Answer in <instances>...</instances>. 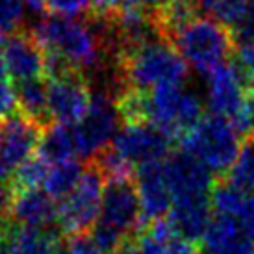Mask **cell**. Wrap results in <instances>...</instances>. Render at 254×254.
I'll list each match as a JSON object with an SVG mask.
<instances>
[{"mask_svg": "<svg viewBox=\"0 0 254 254\" xmlns=\"http://www.w3.org/2000/svg\"><path fill=\"white\" fill-rule=\"evenodd\" d=\"M125 125L148 123L171 137H184L202 119V102L197 93L184 85L154 91H123L115 97Z\"/></svg>", "mask_w": 254, "mask_h": 254, "instance_id": "cell-1", "label": "cell"}, {"mask_svg": "<svg viewBox=\"0 0 254 254\" xmlns=\"http://www.w3.org/2000/svg\"><path fill=\"white\" fill-rule=\"evenodd\" d=\"M188 65L177 49L162 37L152 39L117 58V80L123 91H154L160 87L184 85Z\"/></svg>", "mask_w": 254, "mask_h": 254, "instance_id": "cell-2", "label": "cell"}, {"mask_svg": "<svg viewBox=\"0 0 254 254\" xmlns=\"http://www.w3.org/2000/svg\"><path fill=\"white\" fill-rule=\"evenodd\" d=\"M32 34L47 54L62 58L65 64L78 72L97 71L102 65L106 41L99 28L87 26V22L64 17L39 19Z\"/></svg>", "mask_w": 254, "mask_h": 254, "instance_id": "cell-3", "label": "cell"}, {"mask_svg": "<svg viewBox=\"0 0 254 254\" xmlns=\"http://www.w3.org/2000/svg\"><path fill=\"white\" fill-rule=\"evenodd\" d=\"M173 47L182 56L188 69L198 74H210L219 65L226 64L234 47V36L223 22L212 17H195L175 32Z\"/></svg>", "mask_w": 254, "mask_h": 254, "instance_id": "cell-4", "label": "cell"}, {"mask_svg": "<svg viewBox=\"0 0 254 254\" xmlns=\"http://www.w3.org/2000/svg\"><path fill=\"white\" fill-rule=\"evenodd\" d=\"M240 130L232 121L210 115L202 117L182 137V150L195 156L213 175H226L240 152Z\"/></svg>", "mask_w": 254, "mask_h": 254, "instance_id": "cell-5", "label": "cell"}, {"mask_svg": "<svg viewBox=\"0 0 254 254\" xmlns=\"http://www.w3.org/2000/svg\"><path fill=\"white\" fill-rule=\"evenodd\" d=\"M106 177L93 162H87L76 188L58 202V226L69 236H80L93 230L100 217Z\"/></svg>", "mask_w": 254, "mask_h": 254, "instance_id": "cell-6", "label": "cell"}, {"mask_svg": "<svg viewBox=\"0 0 254 254\" xmlns=\"http://www.w3.org/2000/svg\"><path fill=\"white\" fill-rule=\"evenodd\" d=\"M121 117L117 100L108 91L93 93L91 106L84 119L72 125L76 134L78 154L87 162L106 150L121 130Z\"/></svg>", "mask_w": 254, "mask_h": 254, "instance_id": "cell-7", "label": "cell"}, {"mask_svg": "<svg viewBox=\"0 0 254 254\" xmlns=\"http://www.w3.org/2000/svg\"><path fill=\"white\" fill-rule=\"evenodd\" d=\"M97 225H102L128 240L139 232L143 223V210L134 178H110L106 180L102 208Z\"/></svg>", "mask_w": 254, "mask_h": 254, "instance_id": "cell-8", "label": "cell"}, {"mask_svg": "<svg viewBox=\"0 0 254 254\" xmlns=\"http://www.w3.org/2000/svg\"><path fill=\"white\" fill-rule=\"evenodd\" d=\"M163 171L173 198L171 206L212 200L215 175L190 152L182 148L178 152H171L163 162Z\"/></svg>", "mask_w": 254, "mask_h": 254, "instance_id": "cell-9", "label": "cell"}, {"mask_svg": "<svg viewBox=\"0 0 254 254\" xmlns=\"http://www.w3.org/2000/svg\"><path fill=\"white\" fill-rule=\"evenodd\" d=\"M171 135L148 123H127L110 148L132 169H137L148 163L165 162L171 154Z\"/></svg>", "mask_w": 254, "mask_h": 254, "instance_id": "cell-10", "label": "cell"}, {"mask_svg": "<svg viewBox=\"0 0 254 254\" xmlns=\"http://www.w3.org/2000/svg\"><path fill=\"white\" fill-rule=\"evenodd\" d=\"M43 132L45 128L22 113L0 123V184L9 182L22 163L36 154Z\"/></svg>", "mask_w": 254, "mask_h": 254, "instance_id": "cell-11", "label": "cell"}, {"mask_svg": "<svg viewBox=\"0 0 254 254\" xmlns=\"http://www.w3.org/2000/svg\"><path fill=\"white\" fill-rule=\"evenodd\" d=\"M249 80L238 64H223L206 74V104L212 115L236 123L249 95Z\"/></svg>", "mask_w": 254, "mask_h": 254, "instance_id": "cell-12", "label": "cell"}, {"mask_svg": "<svg viewBox=\"0 0 254 254\" xmlns=\"http://www.w3.org/2000/svg\"><path fill=\"white\" fill-rule=\"evenodd\" d=\"M47 95H49V112L52 123L58 125L80 123L91 106L93 99L84 72L76 71L49 78Z\"/></svg>", "mask_w": 254, "mask_h": 254, "instance_id": "cell-13", "label": "cell"}, {"mask_svg": "<svg viewBox=\"0 0 254 254\" xmlns=\"http://www.w3.org/2000/svg\"><path fill=\"white\" fill-rule=\"evenodd\" d=\"M2 60L15 84L45 76V50L32 32H17L4 45Z\"/></svg>", "mask_w": 254, "mask_h": 254, "instance_id": "cell-14", "label": "cell"}, {"mask_svg": "<svg viewBox=\"0 0 254 254\" xmlns=\"http://www.w3.org/2000/svg\"><path fill=\"white\" fill-rule=\"evenodd\" d=\"M134 180L137 186L139 200H141L143 223L148 225L152 221L167 217L171 212L173 198H171L169 184H167L165 171H163V162L137 167Z\"/></svg>", "mask_w": 254, "mask_h": 254, "instance_id": "cell-15", "label": "cell"}, {"mask_svg": "<svg viewBox=\"0 0 254 254\" xmlns=\"http://www.w3.org/2000/svg\"><path fill=\"white\" fill-rule=\"evenodd\" d=\"M13 191L9 223L32 228H50L58 223V200H54L45 190Z\"/></svg>", "mask_w": 254, "mask_h": 254, "instance_id": "cell-16", "label": "cell"}, {"mask_svg": "<svg viewBox=\"0 0 254 254\" xmlns=\"http://www.w3.org/2000/svg\"><path fill=\"white\" fill-rule=\"evenodd\" d=\"M202 241L206 254H254V241L232 215L213 213Z\"/></svg>", "mask_w": 254, "mask_h": 254, "instance_id": "cell-17", "label": "cell"}, {"mask_svg": "<svg viewBox=\"0 0 254 254\" xmlns=\"http://www.w3.org/2000/svg\"><path fill=\"white\" fill-rule=\"evenodd\" d=\"M62 243L50 228H32L9 223L6 226V254H58Z\"/></svg>", "mask_w": 254, "mask_h": 254, "instance_id": "cell-18", "label": "cell"}, {"mask_svg": "<svg viewBox=\"0 0 254 254\" xmlns=\"http://www.w3.org/2000/svg\"><path fill=\"white\" fill-rule=\"evenodd\" d=\"M37 154H41L45 160L52 165L62 162H71L78 160V143L74 127L72 125H50L43 132L41 143L37 148Z\"/></svg>", "mask_w": 254, "mask_h": 254, "instance_id": "cell-19", "label": "cell"}, {"mask_svg": "<svg viewBox=\"0 0 254 254\" xmlns=\"http://www.w3.org/2000/svg\"><path fill=\"white\" fill-rule=\"evenodd\" d=\"M15 93H17L19 113L26 115L45 130L50 125H54L49 112V95H47V85L43 84V78L15 84Z\"/></svg>", "mask_w": 254, "mask_h": 254, "instance_id": "cell-20", "label": "cell"}, {"mask_svg": "<svg viewBox=\"0 0 254 254\" xmlns=\"http://www.w3.org/2000/svg\"><path fill=\"white\" fill-rule=\"evenodd\" d=\"M84 167L78 160L71 162H62L50 167V173L47 177V182L43 186V190L49 193L54 200H64L74 188H76L78 180L84 173Z\"/></svg>", "mask_w": 254, "mask_h": 254, "instance_id": "cell-21", "label": "cell"}, {"mask_svg": "<svg viewBox=\"0 0 254 254\" xmlns=\"http://www.w3.org/2000/svg\"><path fill=\"white\" fill-rule=\"evenodd\" d=\"M154 15L162 34H167L169 37L197 17L193 0H169L165 6L156 9Z\"/></svg>", "mask_w": 254, "mask_h": 254, "instance_id": "cell-22", "label": "cell"}, {"mask_svg": "<svg viewBox=\"0 0 254 254\" xmlns=\"http://www.w3.org/2000/svg\"><path fill=\"white\" fill-rule=\"evenodd\" d=\"M226 180L245 193H254V137L241 143L240 152L226 173Z\"/></svg>", "mask_w": 254, "mask_h": 254, "instance_id": "cell-23", "label": "cell"}, {"mask_svg": "<svg viewBox=\"0 0 254 254\" xmlns=\"http://www.w3.org/2000/svg\"><path fill=\"white\" fill-rule=\"evenodd\" d=\"M50 167L52 163H49L41 154H34L30 160L22 163L19 171L15 173L13 182H11V188L17 191H26V190H41L45 182H47V177L50 173Z\"/></svg>", "mask_w": 254, "mask_h": 254, "instance_id": "cell-24", "label": "cell"}, {"mask_svg": "<svg viewBox=\"0 0 254 254\" xmlns=\"http://www.w3.org/2000/svg\"><path fill=\"white\" fill-rule=\"evenodd\" d=\"M208 17L223 22L225 26H236L243 17L251 0H193Z\"/></svg>", "mask_w": 254, "mask_h": 254, "instance_id": "cell-25", "label": "cell"}, {"mask_svg": "<svg viewBox=\"0 0 254 254\" xmlns=\"http://www.w3.org/2000/svg\"><path fill=\"white\" fill-rule=\"evenodd\" d=\"M247 193L241 191L240 188H236L234 184H230L228 180L223 182H215L212 191V208L213 213L217 215H232L238 217L241 206L245 202Z\"/></svg>", "mask_w": 254, "mask_h": 254, "instance_id": "cell-26", "label": "cell"}, {"mask_svg": "<svg viewBox=\"0 0 254 254\" xmlns=\"http://www.w3.org/2000/svg\"><path fill=\"white\" fill-rule=\"evenodd\" d=\"M24 0H0V34H17L24 22Z\"/></svg>", "mask_w": 254, "mask_h": 254, "instance_id": "cell-27", "label": "cell"}, {"mask_svg": "<svg viewBox=\"0 0 254 254\" xmlns=\"http://www.w3.org/2000/svg\"><path fill=\"white\" fill-rule=\"evenodd\" d=\"M162 249L163 243H160L154 236H150L145 228H141L135 236L128 238L115 251V254H162Z\"/></svg>", "mask_w": 254, "mask_h": 254, "instance_id": "cell-28", "label": "cell"}, {"mask_svg": "<svg viewBox=\"0 0 254 254\" xmlns=\"http://www.w3.org/2000/svg\"><path fill=\"white\" fill-rule=\"evenodd\" d=\"M45 6L52 17L74 19L91 11V0H45Z\"/></svg>", "mask_w": 254, "mask_h": 254, "instance_id": "cell-29", "label": "cell"}, {"mask_svg": "<svg viewBox=\"0 0 254 254\" xmlns=\"http://www.w3.org/2000/svg\"><path fill=\"white\" fill-rule=\"evenodd\" d=\"M58 254H102L89 234L80 236H69L65 243H62Z\"/></svg>", "mask_w": 254, "mask_h": 254, "instance_id": "cell-30", "label": "cell"}, {"mask_svg": "<svg viewBox=\"0 0 254 254\" xmlns=\"http://www.w3.org/2000/svg\"><path fill=\"white\" fill-rule=\"evenodd\" d=\"M234 41L240 45H249L254 43V0L249 2L247 9L243 17L240 19V22L234 26Z\"/></svg>", "mask_w": 254, "mask_h": 254, "instance_id": "cell-31", "label": "cell"}, {"mask_svg": "<svg viewBox=\"0 0 254 254\" xmlns=\"http://www.w3.org/2000/svg\"><path fill=\"white\" fill-rule=\"evenodd\" d=\"M234 125L240 130V134H251V137H254V85H251L243 110Z\"/></svg>", "mask_w": 254, "mask_h": 254, "instance_id": "cell-32", "label": "cell"}, {"mask_svg": "<svg viewBox=\"0 0 254 254\" xmlns=\"http://www.w3.org/2000/svg\"><path fill=\"white\" fill-rule=\"evenodd\" d=\"M162 254H200V247L197 241L188 240V238L177 234L163 245Z\"/></svg>", "mask_w": 254, "mask_h": 254, "instance_id": "cell-33", "label": "cell"}, {"mask_svg": "<svg viewBox=\"0 0 254 254\" xmlns=\"http://www.w3.org/2000/svg\"><path fill=\"white\" fill-rule=\"evenodd\" d=\"M17 110V93L7 82H0V123L11 117Z\"/></svg>", "mask_w": 254, "mask_h": 254, "instance_id": "cell-34", "label": "cell"}, {"mask_svg": "<svg viewBox=\"0 0 254 254\" xmlns=\"http://www.w3.org/2000/svg\"><path fill=\"white\" fill-rule=\"evenodd\" d=\"M238 65L243 69L249 84L254 85V43L238 47Z\"/></svg>", "mask_w": 254, "mask_h": 254, "instance_id": "cell-35", "label": "cell"}, {"mask_svg": "<svg viewBox=\"0 0 254 254\" xmlns=\"http://www.w3.org/2000/svg\"><path fill=\"white\" fill-rule=\"evenodd\" d=\"M238 221L245 228V232L251 236V240L254 241V193H247L245 202L238 213Z\"/></svg>", "mask_w": 254, "mask_h": 254, "instance_id": "cell-36", "label": "cell"}, {"mask_svg": "<svg viewBox=\"0 0 254 254\" xmlns=\"http://www.w3.org/2000/svg\"><path fill=\"white\" fill-rule=\"evenodd\" d=\"M125 6H135V7H143V9H150V11H156L162 6H165L169 0H123Z\"/></svg>", "mask_w": 254, "mask_h": 254, "instance_id": "cell-37", "label": "cell"}, {"mask_svg": "<svg viewBox=\"0 0 254 254\" xmlns=\"http://www.w3.org/2000/svg\"><path fill=\"white\" fill-rule=\"evenodd\" d=\"M6 226H0V254H6Z\"/></svg>", "mask_w": 254, "mask_h": 254, "instance_id": "cell-38", "label": "cell"}, {"mask_svg": "<svg viewBox=\"0 0 254 254\" xmlns=\"http://www.w3.org/2000/svg\"><path fill=\"white\" fill-rule=\"evenodd\" d=\"M7 78V71H6V65H4V60L0 56V82H6Z\"/></svg>", "mask_w": 254, "mask_h": 254, "instance_id": "cell-39", "label": "cell"}, {"mask_svg": "<svg viewBox=\"0 0 254 254\" xmlns=\"http://www.w3.org/2000/svg\"><path fill=\"white\" fill-rule=\"evenodd\" d=\"M4 45H6V41H4V34H0V56H2V52H4Z\"/></svg>", "mask_w": 254, "mask_h": 254, "instance_id": "cell-40", "label": "cell"}]
</instances>
